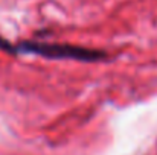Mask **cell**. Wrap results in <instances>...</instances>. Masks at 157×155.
Returning <instances> with one entry per match:
<instances>
[{
    "instance_id": "6da1fadb",
    "label": "cell",
    "mask_w": 157,
    "mask_h": 155,
    "mask_svg": "<svg viewBox=\"0 0 157 155\" xmlns=\"http://www.w3.org/2000/svg\"><path fill=\"white\" fill-rule=\"evenodd\" d=\"M12 53H29L51 59H76L84 62L102 61L104 58H107L104 52L92 50L87 47H79L73 44H59V43H37V41H21L17 46L12 44Z\"/></svg>"
},
{
    "instance_id": "7a4b0ae2",
    "label": "cell",
    "mask_w": 157,
    "mask_h": 155,
    "mask_svg": "<svg viewBox=\"0 0 157 155\" xmlns=\"http://www.w3.org/2000/svg\"><path fill=\"white\" fill-rule=\"evenodd\" d=\"M0 49L5 52H9V53H12V44L11 43H8L6 40H3L2 37H0Z\"/></svg>"
}]
</instances>
